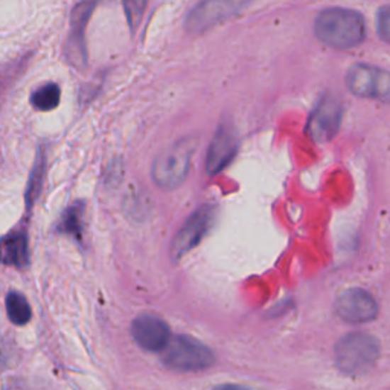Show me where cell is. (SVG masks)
I'll use <instances>...</instances> for the list:
<instances>
[{
    "label": "cell",
    "instance_id": "obj_1",
    "mask_svg": "<svg viewBox=\"0 0 390 390\" xmlns=\"http://www.w3.org/2000/svg\"><path fill=\"white\" fill-rule=\"evenodd\" d=\"M316 37L334 49H351L366 37L364 18L360 13L346 8H328L317 16Z\"/></svg>",
    "mask_w": 390,
    "mask_h": 390
},
{
    "label": "cell",
    "instance_id": "obj_2",
    "mask_svg": "<svg viewBox=\"0 0 390 390\" xmlns=\"http://www.w3.org/2000/svg\"><path fill=\"white\" fill-rule=\"evenodd\" d=\"M197 148L195 138H183L162 151L151 165L152 182L160 189H177L186 180Z\"/></svg>",
    "mask_w": 390,
    "mask_h": 390
},
{
    "label": "cell",
    "instance_id": "obj_3",
    "mask_svg": "<svg viewBox=\"0 0 390 390\" xmlns=\"http://www.w3.org/2000/svg\"><path fill=\"white\" fill-rule=\"evenodd\" d=\"M379 357V342L371 334L351 333L335 345V364L343 374L358 375L374 367Z\"/></svg>",
    "mask_w": 390,
    "mask_h": 390
},
{
    "label": "cell",
    "instance_id": "obj_4",
    "mask_svg": "<svg viewBox=\"0 0 390 390\" xmlns=\"http://www.w3.org/2000/svg\"><path fill=\"white\" fill-rule=\"evenodd\" d=\"M162 362L172 371L195 372L211 367L215 357L206 345L192 337L179 335L163 349Z\"/></svg>",
    "mask_w": 390,
    "mask_h": 390
},
{
    "label": "cell",
    "instance_id": "obj_5",
    "mask_svg": "<svg viewBox=\"0 0 390 390\" xmlns=\"http://www.w3.org/2000/svg\"><path fill=\"white\" fill-rule=\"evenodd\" d=\"M250 2L252 0H201L184 20V28L191 34L206 33L241 13Z\"/></svg>",
    "mask_w": 390,
    "mask_h": 390
},
{
    "label": "cell",
    "instance_id": "obj_6",
    "mask_svg": "<svg viewBox=\"0 0 390 390\" xmlns=\"http://www.w3.org/2000/svg\"><path fill=\"white\" fill-rule=\"evenodd\" d=\"M346 86L352 95L389 102L390 72L367 65H354L346 74Z\"/></svg>",
    "mask_w": 390,
    "mask_h": 390
},
{
    "label": "cell",
    "instance_id": "obj_7",
    "mask_svg": "<svg viewBox=\"0 0 390 390\" xmlns=\"http://www.w3.org/2000/svg\"><path fill=\"white\" fill-rule=\"evenodd\" d=\"M98 2L99 0H81L70 14L66 58L78 70H84L87 67L86 30Z\"/></svg>",
    "mask_w": 390,
    "mask_h": 390
},
{
    "label": "cell",
    "instance_id": "obj_8",
    "mask_svg": "<svg viewBox=\"0 0 390 390\" xmlns=\"http://www.w3.org/2000/svg\"><path fill=\"white\" fill-rule=\"evenodd\" d=\"M215 215H217V211H215L212 204H204V206L199 208L191 215L172 241L171 255L174 260H180L182 256L191 252L194 247H197L200 241L211 230L215 221Z\"/></svg>",
    "mask_w": 390,
    "mask_h": 390
},
{
    "label": "cell",
    "instance_id": "obj_9",
    "mask_svg": "<svg viewBox=\"0 0 390 390\" xmlns=\"http://www.w3.org/2000/svg\"><path fill=\"white\" fill-rule=\"evenodd\" d=\"M343 107L340 101H337L334 96H325L316 110L311 113L310 121H308L306 133L314 142L323 143L330 142L335 135L342 124Z\"/></svg>",
    "mask_w": 390,
    "mask_h": 390
},
{
    "label": "cell",
    "instance_id": "obj_10",
    "mask_svg": "<svg viewBox=\"0 0 390 390\" xmlns=\"http://www.w3.org/2000/svg\"><path fill=\"white\" fill-rule=\"evenodd\" d=\"M335 313L347 323H367L377 317L378 303L371 293L362 289H349L338 294Z\"/></svg>",
    "mask_w": 390,
    "mask_h": 390
},
{
    "label": "cell",
    "instance_id": "obj_11",
    "mask_svg": "<svg viewBox=\"0 0 390 390\" xmlns=\"http://www.w3.org/2000/svg\"><path fill=\"white\" fill-rule=\"evenodd\" d=\"M131 334L136 343L150 352H160L171 342L168 323L152 314H142L136 317L131 325Z\"/></svg>",
    "mask_w": 390,
    "mask_h": 390
},
{
    "label": "cell",
    "instance_id": "obj_12",
    "mask_svg": "<svg viewBox=\"0 0 390 390\" xmlns=\"http://www.w3.org/2000/svg\"><path fill=\"white\" fill-rule=\"evenodd\" d=\"M238 152V136L229 126H221L211 142L206 157L209 176H217L235 159Z\"/></svg>",
    "mask_w": 390,
    "mask_h": 390
},
{
    "label": "cell",
    "instance_id": "obj_13",
    "mask_svg": "<svg viewBox=\"0 0 390 390\" xmlns=\"http://www.w3.org/2000/svg\"><path fill=\"white\" fill-rule=\"evenodd\" d=\"M0 262L23 269L29 264V245L25 232H11L0 238Z\"/></svg>",
    "mask_w": 390,
    "mask_h": 390
},
{
    "label": "cell",
    "instance_id": "obj_14",
    "mask_svg": "<svg viewBox=\"0 0 390 390\" xmlns=\"http://www.w3.org/2000/svg\"><path fill=\"white\" fill-rule=\"evenodd\" d=\"M83 221H84V203L77 201L75 204L69 206L63 212V215H61L57 229L61 233L72 235V237H75L77 240H81V237H83V224H84Z\"/></svg>",
    "mask_w": 390,
    "mask_h": 390
},
{
    "label": "cell",
    "instance_id": "obj_15",
    "mask_svg": "<svg viewBox=\"0 0 390 390\" xmlns=\"http://www.w3.org/2000/svg\"><path fill=\"white\" fill-rule=\"evenodd\" d=\"M45 169H46V154H45V151L40 150L37 157H35L33 171H30V174H29V182L26 186L25 200H26L28 208H33V204L38 199L40 191H42L43 182H45Z\"/></svg>",
    "mask_w": 390,
    "mask_h": 390
},
{
    "label": "cell",
    "instance_id": "obj_16",
    "mask_svg": "<svg viewBox=\"0 0 390 390\" xmlns=\"http://www.w3.org/2000/svg\"><path fill=\"white\" fill-rule=\"evenodd\" d=\"M6 313L9 321H11L14 325H26L30 321V316H33V311H30L29 302L26 301V297L22 293L11 291L6 296Z\"/></svg>",
    "mask_w": 390,
    "mask_h": 390
},
{
    "label": "cell",
    "instance_id": "obj_17",
    "mask_svg": "<svg viewBox=\"0 0 390 390\" xmlns=\"http://www.w3.org/2000/svg\"><path fill=\"white\" fill-rule=\"evenodd\" d=\"M61 99V90L58 84L48 83L38 87L33 95H30V104L40 111H50L58 107Z\"/></svg>",
    "mask_w": 390,
    "mask_h": 390
},
{
    "label": "cell",
    "instance_id": "obj_18",
    "mask_svg": "<svg viewBox=\"0 0 390 390\" xmlns=\"http://www.w3.org/2000/svg\"><path fill=\"white\" fill-rule=\"evenodd\" d=\"M122 5H124L127 23L131 29V33L135 34L142 23V18H143V14H145L148 0H122Z\"/></svg>",
    "mask_w": 390,
    "mask_h": 390
},
{
    "label": "cell",
    "instance_id": "obj_19",
    "mask_svg": "<svg viewBox=\"0 0 390 390\" xmlns=\"http://www.w3.org/2000/svg\"><path fill=\"white\" fill-rule=\"evenodd\" d=\"M378 34L384 42L390 43V6H383L377 16Z\"/></svg>",
    "mask_w": 390,
    "mask_h": 390
},
{
    "label": "cell",
    "instance_id": "obj_20",
    "mask_svg": "<svg viewBox=\"0 0 390 390\" xmlns=\"http://www.w3.org/2000/svg\"><path fill=\"white\" fill-rule=\"evenodd\" d=\"M212 390H253V389L245 387V386H240V384H223V386H218V387H215Z\"/></svg>",
    "mask_w": 390,
    "mask_h": 390
},
{
    "label": "cell",
    "instance_id": "obj_21",
    "mask_svg": "<svg viewBox=\"0 0 390 390\" xmlns=\"http://www.w3.org/2000/svg\"><path fill=\"white\" fill-rule=\"evenodd\" d=\"M2 363H4V354H2V349H0V367H2Z\"/></svg>",
    "mask_w": 390,
    "mask_h": 390
}]
</instances>
